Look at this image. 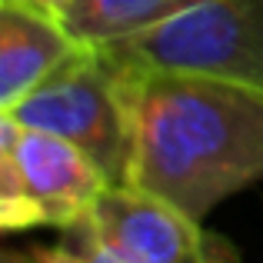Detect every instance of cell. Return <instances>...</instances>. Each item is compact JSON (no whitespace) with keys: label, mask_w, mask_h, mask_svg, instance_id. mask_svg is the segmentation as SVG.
I'll return each instance as SVG.
<instances>
[{"label":"cell","mask_w":263,"mask_h":263,"mask_svg":"<svg viewBox=\"0 0 263 263\" xmlns=\"http://www.w3.org/2000/svg\"><path fill=\"white\" fill-rule=\"evenodd\" d=\"M263 180V93L193 73H140L127 183L203 220Z\"/></svg>","instance_id":"1"},{"label":"cell","mask_w":263,"mask_h":263,"mask_svg":"<svg viewBox=\"0 0 263 263\" xmlns=\"http://www.w3.org/2000/svg\"><path fill=\"white\" fill-rule=\"evenodd\" d=\"M140 73L120 67L100 44H77L10 114L17 123L80 147L110 183H127L137 137Z\"/></svg>","instance_id":"2"},{"label":"cell","mask_w":263,"mask_h":263,"mask_svg":"<svg viewBox=\"0 0 263 263\" xmlns=\"http://www.w3.org/2000/svg\"><path fill=\"white\" fill-rule=\"evenodd\" d=\"M100 47L134 73H193L263 93V0H203Z\"/></svg>","instance_id":"3"},{"label":"cell","mask_w":263,"mask_h":263,"mask_svg":"<svg viewBox=\"0 0 263 263\" xmlns=\"http://www.w3.org/2000/svg\"><path fill=\"white\" fill-rule=\"evenodd\" d=\"M170 200L130 183H110L84 230L123 263H240V257Z\"/></svg>","instance_id":"4"},{"label":"cell","mask_w":263,"mask_h":263,"mask_svg":"<svg viewBox=\"0 0 263 263\" xmlns=\"http://www.w3.org/2000/svg\"><path fill=\"white\" fill-rule=\"evenodd\" d=\"M0 147L13 154L44 227L70 230L84 223L100 193L110 186L107 174L80 147L64 137L24 127L10 114H0Z\"/></svg>","instance_id":"5"},{"label":"cell","mask_w":263,"mask_h":263,"mask_svg":"<svg viewBox=\"0 0 263 263\" xmlns=\"http://www.w3.org/2000/svg\"><path fill=\"white\" fill-rule=\"evenodd\" d=\"M77 40L53 13L27 0H0V110L24 100Z\"/></svg>","instance_id":"6"},{"label":"cell","mask_w":263,"mask_h":263,"mask_svg":"<svg viewBox=\"0 0 263 263\" xmlns=\"http://www.w3.org/2000/svg\"><path fill=\"white\" fill-rule=\"evenodd\" d=\"M197 4L203 0H70L57 20L77 44H110L157 27Z\"/></svg>","instance_id":"7"},{"label":"cell","mask_w":263,"mask_h":263,"mask_svg":"<svg viewBox=\"0 0 263 263\" xmlns=\"http://www.w3.org/2000/svg\"><path fill=\"white\" fill-rule=\"evenodd\" d=\"M0 227L7 233L44 227V217H40L37 203H33L30 190H27L17 160L4 147H0Z\"/></svg>","instance_id":"8"},{"label":"cell","mask_w":263,"mask_h":263,"mask_svg":"<svg viewBox=\"0 0 263 263\" xmlns=\"http://www.w3.org/2000/svg\"><path fill=\"white\" fill-rule=\"evenodd\" d=\"M7 263H123L110 250H103L84 227L64 230V240L53 247H30L24 253H10Z\"/></svg>","instance_id":"9"},{"label":"cell","mask_w":263,"mask_h":263,"mask_svg":"<svg viewBox=\"0 0 263 263\" xmlns=\"http://www.w3.org/2000/svg\"><path fill=\"white\" fill-rule=\"evenodd\" d=\"M27 4H33V7H40V10H47V13H53V17H57V13L64 10L70 0H27Z\"/></svg>","instance_id":"10"}]
</instances>
